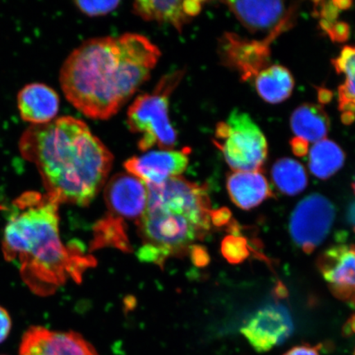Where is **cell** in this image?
Listing matches in <instances>:
<instances>
[{"label": "cell", "mask_w": 355, "mask_h": 355, "mask_svg": "<svg viewBox=\"0 0 355 355\" xmlns=\"http://www.w3.org/2000/svg\"><path fill=\"white\" fill-rule=\"evenodd\" d=\"M272 176L281 192L295 196L308 185V176L303 166L291 158L279 159L274 164Z\"/></svg>", "instance_id": "cell-22"}, {"label": "cell", "mask_w": 355, "mask_h": 355, "mask_svg": "<svg viewBox=\"0 0 355 355\" xmlns=\"http://www.w3.org/2000/svg\"><path fill=\"white\" fill-rule=\"evenodd\" d=\"M214 144L234 171H257L268 157V143L250 115L238 109L217 124Z\"/></svg>", "instance_id": "cell-6"}, {"label": "cell", "mask_w": 355, "mask_h": 355, "mask_svg": "<svg viewBox=\"0 0 355 355\" xmlns=\"http://www.w3.org/2000/svg\"><path fill=\"white\" fill-rule=\"evenodd\" d=\"M336 72L345 75L338 90L339 109L345 123L355 119V46H346L332 62Z\"/></svg>", "instance_id": "cell-20"}, {"label": "cell", "mask_w": 355, "mask_h": 355, "mask_svg": "<svg viewBox=\"0 0 355 355\" xmlns=\"http://www.w3.org/2000/svg\"><path fill=\"white\" fill-rule=\"evenodd\" d=\"M221 252L225 259L232 264L241 263L250 255L246 239L235 234L224 239L221 244Z\"/></svg>", "instance_id": "cell-24"}, {"label": "cell", "mask_w": 355, "mask_h": 355, "mask_svg": "<svg viewBox=\"0 0 355 355\" xmlns=\"http://www.w3.org/2000/svg\"><path fill=\"white\" fill-rule=\"evenodd\" d=\"M227 189L235 205L243 210L259 206L272 197L268 180L257 171H234L228 176Z\"/></svg>", "instance_id": "cell-17"}, {"label": "cell", "mask_w": 355, "mask_h": 355, "mask_svg": "<svg viewBox=\"0 0 355 355\" xmlns=\"http://www.w3.org/2000/svg\"><path fill=\"white\" fill-rule=\"evenodd\" d=\"M19 148L22 157L37 166L47 196L59 204L88 205L113 165L110 150L85 123L70 116L31 126Z\"/></svg>", "instance_id": "cell-2"}, {"label": "cell", "mask_w": 355, "mask_h": 355, "mask_svg": "<svg viewBox=\"0 0 355 355\" xmlns=\"http://www.w3.org/2000/svg\"><path fill=\"white\" fill-rule=\"evenodd\" d=\"M59 205L46 194L25 193L13 202L3 232L4 257L41 296L52 295L69 279L81 282L84 272L96 264L79 247L62 242Z\"/></svg>", "instance_id": "cell-3"}, {"label": "cell", "mask_w": 355, "mask_h": 355, "mask_svg": "<svg viewBox=\"0 0 355 355\" xmlns=\"http://www.w3.org/2000/svg\"><path fill=\"white\" fill-rule=\"evenodd\" d=\"M270 44L268 39L248 40L228 33L219 40L218 54L222 63L237 72L245 82L269 66Z\"/></svg>", "instance_id": "cell-9"}, {"label": "cell", "mask_w": 355, "mask_h": 355, "mask_svg": "<svg viewBox=\"0 0 355 355\" xmlns=\"http://www.w3.org/2000/svg\"><path fill=\"white\" fill-rule=\"evenodd\" d=\"M294 329L290 314L281 306L270 305L257 312L241 328L256 352H269L285 341Z\"/></svg>", "instance_id": "cell-10"}, {"label": "cell", "mask_w": 355, "mask_h": 355, "mask_svg": "<svg viewBox=\"0 0 355 355\" xmlns=\"http://www.w3.org/2000/svg\"><path fill=\"white\" fill-rule=\"evenodd\" d=\"M193 263L199 266H203L209 263L210 257L202 247L193 245L190 250Z\"/></svg>", "instance_id": "cell-30"}, {"label": "cell", "mask_w": 355, "mask_h": 355, "mask_svg": "<svg viewBox=\"0 0 355 355\" xmlns=\"http://www.w3.org/2000/svg\"><path fill=\"white\" fill-rule=\"evenodd\" d=\"M238 20L252 33H265L273 42L293 26L297 7L282 1L225 2Z\"/></svg>", "instance_id": "cell-8"}, {"label": "cell", "mask_w": 355, "mask_h": 355, "mask_svg": "<svg viewBox=\"0 0 355 355\" xmlns=\"http://www.w3.org/2000/svg\"><path fill=\"white\" fill-rule=\"evenodd\" d=\"M283 355H320V354L317 347H313L309 345H302L293 347Z\"/></svg>", "instance_id": "cell-31"}, {"label": "cell", "mask_w": 355, "mask_h": 355, "mask_svg": "<svg viewBox=\"0 0 355 355\" xmlns=\"http://www.w3.org/2000/svg\"><path fill=\"white\" fill-rule=\"evenodd\" d=\"M343 334L345 336H350L355 334V315L350 318L349 321L345 323L343 327Z\"/></svg>", "instance_id": "cell-33"}, {"label": "cell", "mask_w": 355, "mask_h": 355, "mask_svg": "<svg viewBox=\"0 0 355 355\" xmlns=\"http://www.w3.org/2000/svg\"><path fill=\"white\" fill-rule=\"evenodd\" d=\"M119 1H76L75 4L78 10L90 17H98L108 15L116 10Z\"/></svg>", "instance_id": "cell-26"}, {"label": "cell", "mask_w": 355, "mask_h": 355, "mask_svg": "<svg viewBox=\"0 0 355 355\" xmlns=\"http://www.w3.org/2000/svg\"><path fill=\"white\" fill-rule=\"evenodd\" d=\"M352 6L349 1H322L315 3L314 13L320 19V26L337 21L340 12Z\"/></svg>", "instance_id": "cell-25"}, {"label": "cell", "mask_w": 355, "mask_h": 355, "mask_svg": "<svg viewBox=\"0 0 355 355\" xmlns=\"http://www.w3.org/2000/svg\"><path fill=\"white\" fill-rule=\"evenodd\" d=\"M353 189H354V193H355V180H354V184H353Z\"/></svg>", "instance_id": "cell-35"}, {"label": "cell", "mask_w": 355, "mask_h": 355, "mask_svg": "<svg viewBox=\"0 0 355 355\" xmlns=\"http://www.w3.org/2000/svg\"><path fill=\"white\" fill-rule=\"evenodd\" d=\"M148 186L130 173H121L111 179L105 191L106 204L118 218L140 220L148 203Z\"/></svg>", "instance_id": "cell-14"}, {"label": "cell", "mask_w": 355, "mask_h": 355, "mask_svg": "<svg viewBox=\"0 0 355 355\" xmlns=\"http://www.w3.org/2000/svg\"><path fill=\"white\" fill-rule=\"evenodd\" d=\"M184 74V71H176L166 75L153 92L137 97L128 109V126L131 132L141 135L139 148L141 152L154 146L162 150L175 148L177 135L168 117V104Z\"/></svg>", "instance_id": "cell-5"}, {"label": "cell", "mask_w": 355, "mask_h": 355, "mask_svg": "<svg viewBox=\"0 0 355 355\" xmlns=\"http://www.w3.org/2000/svg\"><path fill=\"white\" fill-rule=\"evenodd\" d=\"M204 2L198 0L187 1H155L143 0L133 3V12L146 21H155L171 24L182 32L184 26L199 15Z\"/></svg>", "instance_id": "cell-16"}, {"label": "cell", "mask_w": 355, "mask_h": 355, "mask_svg": "<svg viewBox=\"0 0 355 355\" xmlns=\"http://www.w3.org/2000/svg\"><path fill=\"white\" fill-rule=\"evenodd\" d=\"M211 224L216 226H223L230 223V220H232V213L227 208L211 211Z\"/></svg>", "instance_id": "cell-29"}, {"label": "cell", "mask_w": 355, "mask_h": 355, "mask_svg": "<svg viewBox=\"0 0 355 355\" xmlns=\"http://www.w3.org/2000/svg\"><path fill=\"white\" fill-rule=\"evenodd\" d=\"M94 236L92 242L94 250L109 246L123 251L131 250L123 220L112 215L106 216L95 225Z\"/></svg>", "instance_id": "cell-23"}, {"label": "cell", "mask_w": 355, "mask_h": 355, "mask_svg": "<svg viewBox=\"0 0 355 355\" xmlns=\"http://www.w3.org/2000/svg\"><path fill=\"white\" fill-rule=\"evenodd\" d=\"M345 153L334 141L323 139L315 144L309 150L310 171L319 179L326 180L343 168Z\"/></svg>", "instance_id": "cell-21"}, {"label": "cell", "mask_w": 355, "mask_h": 355, "mask_svg": "<svg viewBox=\"0 0 355 355\" xmlns=\"http://www.w3.org/2000/svg\"><path fill=\"white\" fill-rule=\"evenodd\" d=\"M255 85L261 98L268 103L278 104L291 96L295 81L285 67L272 65L257 75Z\"/></svg>", "instance_id": "cell-19"}, {"label": "cell", "mask_w": 355, "mask_h": 355, "mask_svg": "<svg viewBox=\"0 0 355 355\" xmlns=\"http://www.w3.org/2000/svg\"><path fill=\"white\" fill-rule=\"evenodd\" d=\"M293 152L298 157H304L309 152V143L304 140L295 137L291 141Z\"/></svg>", "instance_id": "cell-32"}, {"label": "cell", "mask_w": 355, "mask_h": 355, "mask_svg": "<svg viewBox=\"0 0 355 355\" xmlns=\"http://www.w3.org/2000/svg\"><path fill=\"white\" fill-rule=\"evenodd\" d=\"M291 126L298 139L307 143H318L327 135L330 119L322 105L304 104L292 114Z\"/></svg>", "instance_id": "cell-18"}, {"label": "cell", "mask_w": 355, "mask_h": 355, "mask_svg": "<svg viewBox=\"0 0 355 355\" xmlns=\"http://www.w3.org/2000/svg\"><path fill=\"white\" fill-rule=\"evenodd\" d=\"M189 148L155 150L128 159L124 168L146 185H159L180 176L189 165Z\"/></svg>", "instance_id": "cell-12"}, {"label": "cell", "mask_w": 355, "mask_h": 355, "mask_svg": "<svg viewBox=\"0 0 355 355\" xmlns=\"http://www.w3.org/2000/svg\"><path fill=\"white\" fill-rule=\"evenodd\" d=\"M19 355H99L90 343L73 331L29 328L22 336Z\"/></svg>", "instance_id": "cell-13"}, {"label": "cell", "mask_w": 355, "mask_h": 355, "mask_svg": "<svg viewBox=\"0 0 355 355\" xmlns=\"http://www.w3.org/2000/svg\"><path fill=\"white\" fill-rule=\"evenodd\" d=\"M333 204L321 194L306 197L293 211L290 232L293 241L306 252H313L325 241L334 223Z\"/></svg>", "instance_id": "cell-7"}, {"label": "cell", "mask_w": 355, "mask_h": 355, "mask_svg": "<svg viewBox=\"0 0 355 355\" xmlns=\"http://www.w3.org/2000/svg\"><path fill=\"white\" fill-rule=\"evenodd\" d=\"M12 328V320L8 311L0 306V343H3L10 335Z\"/></svg>", "instance_id": "cell-28"}, {"label": "cell", "mask_w": 355, "mask_h": 355, "mask_svg": "<svg viewBox=\"0 0 355 355\" xmlns=\"http://www.w3.org/2000/svg\"><path fill=\"white\" fill-rule=\"evenodd\" d=\"M320 26L324 32L329 35L332 41L343 42L349 38V28L345 22L336 21L333 24Z\"/></svg>", "instance_id": "cell-27"}, {"label": "cell", "mask_w": 355, "mask_h": 355, "mask_svg": "<svg viewBox=\"0 0 355 355\" xmlns=\"http://www.w3.org/2000/svg\"><path fill=\"white\" fill-rule=\"evenodd\" d=\"M17 107L24 121L42 125L55 119L60 98L54 89L44 84H28L17 96Z\"/></svg>", "instance_id": "cell-15"}, {"label": "cell", "mask_w": 355, "mask_h": 355, "mask_svg": "<svg viewBox=\"0 0 355 355\" xmlns=\"http://www.w3.org/2000/svg\"><path fill=\"white\" fill-rule=\"evenodd\" d=\"M318 268L332 294L355 308V245L328 248L318 257Z\"/></svg>", "instance_id": "cell-11"}, {"label": "cell", "mask_w": 355, "mask_h": 355, "mask_svg": "<svg viewBox=\"0 0 355 355\" xmlns=\"http://www.w3.org/2000/svg\"><path fill=\"white\" fill-rule=\"evenodd\" d=\"M348 220L355 230V202L349 206L347 213Z\"/></svg>", "instance_id": "cell-34"}, {"label": "cell", "mask_w": 355, "mask_h": 355, "mask_svg": "<svg viewBox=\"0 0 355 355\" xmlns=\"http://www.w3.org/2000/svg\"><path fill=\"white\" fill-rule=\"evenodd\" d=\"M354 355H355V349H354Z\"/></svg>", "instance_id": "cell-36"}, {"label": "cell", "mask_w": 355, "mask_h": 355, "mask_svg": "<svg viewBox=\"0 0 355 355\" xmlns=\"http://www.w3.org/2000/svg\"><path fill=\"white\" fill-rule=\"evenodd\" d=\"M148 203L139 220L144 245L137 252L146 263L163 265L171 257L187 254L211 229V202L206 185L172 178L146 185Z\"/></svg>", "instance_id": "cell-4"}, {"label": "cell", "mask_w": 355, "mask_h": 355, "mask_svg": "<svg viewBox=\"0 0 355 355\" xmlns=\"http://www.w3.org/2000/svg\"><path fill=\"white\" fill-rule=\"evenodd\" d=\"M161 51L143 35L89 40L62 66L66 98L86 116L108 119L150 77Z\"/></svg>", "instance_id": "cell-1"}]
</instances>
